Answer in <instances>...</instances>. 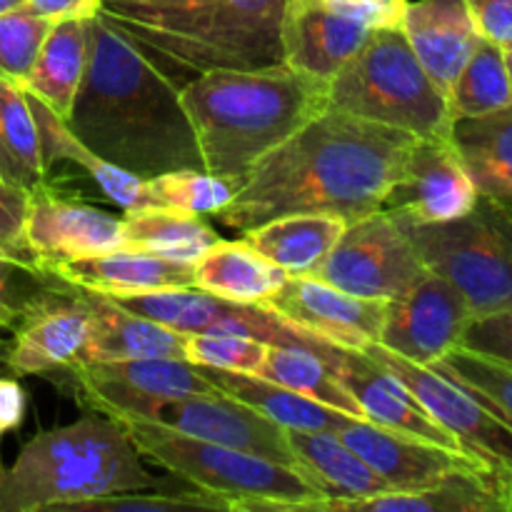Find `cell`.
I'll list each match as a JSON object with an SVG mask.
<instances>
[{"instance_id": "1", "label": "cell", "mask_w": 512, "mask_h": 512, "mask_svg": "<svg viewBox=\"0 0 512 512\" xmlns=\"http://www.w3.org/2000/svg\"><path fill=\"white\" fill-rule=\"evenodd\" d=\"M415 138L325 108L270 150L215 218L238 233L290 213H328L345 223L383 208Z\"/></svg>"}, {"instance_id": "2", "label": "cell", "mask_w": 512, "mask_h": 512, "mask_svg": "<svg viewBox=\"0 0 512 512\" xmlns=\"http://www.w3.org/2000/svg\"><path fill=\"white\" fill-rule=\"evenodd\" d=\"M88 23V70L65 120L80 143L138 175L203 168L175 80L100 10Z\"/></svg>"}, {"instance_id": "3", "label": "cell", "mask_w": 512, "mask_h": 512, "mask_svg": "<svg viewBox=\"0 0 512 512\" xmlns=\"http://www.w3.org/2000/svg\"><path fill=\"white\" fill-rule=\"evenodd\" d=\"M208 173L240 183L270 150L328 108V83L275 65L208 70L180 88Z\"/></svg>"}, {"instance_id": "4", "label": "cell", "mask_w": 512, "mask_h": 512, "mask_svg": "<svg viewBox=\"0 0 512 512\" xmlns=\"http://www.w3.org/2000/svg\"><path fill=\"white\" fill-rule=\"evenodd\" d=\"M158 485L118 420L83 415L38 433L20 448L13 465H0V512L78 510L105 495Z\"/></svg>"}, {"instance_id": "5", "label": "cell", "mask_w": 512, "mask_h": 512, "mask_svg": "<svg viewBox=\"0 0 512 512\" xmlns=\"http://www.w3.org/2000/svg\"><path fill=\"white\" fill-rule=\"evenodd\" d=\"M143 458L168 470L190 488L230 503L233 512H328L313 480L263 455L190 438L140 418H113Z\"/></svg>"}, {"instance_id": "6", "label": "cell", "mask_w": 512, "mask_h": 512, "mask_svg": "<svg viewBox=\"0 0 512 512\" xmlns=\"http://www.w3.org/2000/svg\"><path fill=\"white\" fill-rule=\"evenodd\" d=\"M328 108L413 138L450 140L453 133L448 98L415 58L400 25L375 28L363 48L330 78Z\"/></svg>"}, {"instance_id": "7", "label": "cell", "mask_w": 512, "mask_h": 512, "mask_svg": "<svg viewBox=\"0 0 512 512\" xmlns=\"http://www.w3.org/2000/svg\"><path fill=\"white\" fill-rule=\"evenodd\" d=\"M425 268L443 275L468 300L473 315L512 308V208L478 195L465 215L418 223L393 215Z\"/></svg>"}, {"instance_id": "8", "label": "cell", "mask_w": 512, "mask_h": 512, "mask_svg": "<svg viewBox=\"0 0 512 512\" xmlns=\"http://www.w3.org/2000/svg\"><path fill=\"white\" fill-rule=\"evenodd\" d=\"M290 0H205L185 23L133 35L148 53L183 70H260L285 63Z\"/></svg>"}, {"instance_id": "9", "label": "cell", "mask_w": 512, "mask_h": 512, "mask_svg": "<svg viewBox=\"0 0 512 512\" xmlns=\"http://www.w3.org/2000/svg\"><path fill=\"white\" fill-rule=\"evenodd\" d=\"M50 380L105 418L150 420L165 400L220 393L200 365L180 358L78 360Z\"/></svg>"}, {"instance_id": "10", "label": "cell", "mask_w": 512, "mask_h": 512, "mask_svg": "<svg viewBox=\"0 0 512 512\" xmlns=\"http://www.w3.org/2000/svg\"><path fill=\"white\" fill-rule=\"evenodd\" d=\"M428 273L398 220L385 210L345 225L313 278L360 298L395 300Z\"/></svg>"}, {"instance_id": "11", "label": "cell", "mask_w": 512, "mask_h": 512, "mask_svg": "<svg viewBox=\"0 0 512 512\" xmlns=\"http://www.w3.org/2000/svg\"><path fill=\"white\" fill-rule=\"evenodd\" d=\"M365 353L388 368L418 403L453 435L460 448L512 485V428L490 413L463 385L430 365L410 363L383 345H370Z\"/></svg>"}, {"instance_id": "12", "label": "cell", "mask_w": 512, "mask_h": 512, "mask_svg": "<svg viewBox=\"0 0 512 512\" xmlns=\"http://www.w3.org/2000/svg\"><path fill=\"white\" fill-rule=\"evenodd\" d=\"M113 300H118L123 308L133 310V313L145 315V318L180 330L185 335L238 333L258 338L268 345H308L318 355L328 343V340L288 323L268 305L235 303V300L218 298V295L193 288V285L140 295H120Z\"/></svg>"}, {"instance_id": "13", "label": "cell", "mask_w": 512, "mask_h": 512, "mask_svg": "<svg viewBox=\"0 0 512 512\" xmlns=\"http://www.w3.org/2000/svg\"><path fill=\"white\" fill-rule=\"evenodd\" d=\"M473 318L463 293L428 270L400 298L388 300L378 345L410 363L433 365L458 348Z\"/></svg>"}, {"instance_id": "14", "label": "cell", "mask_w": 512, "mask_h": 512, "mask_svg": "<svg viewBox=\"0 0 512 512\" xmlns=\"http://www.w3.org/2000/svg\"><path fill=\"white\" fill-rule=\"evenodd\" d=\"M93 330L90 300L85 290L68 288L40 300L13 328L3 348V363L10 373L53 378L60 370L85 360Z\"/></svg>"}, {"instance_id": "15", "label": "cell", "mask_w": 512, "mask_h": 512, "mask_svg": "<svg viewBox=\"0 0 512 512\" xmlns=\"http://www.w3.org/2000/svg\"><path fill=\"white\" fill-rule=\"evenodd\" d=\"M478 195L453 140L415 138L380 210L418 223H445L468 213Z\"/></svg>"}, {"instance_id": "16", "label": "cell", "mask_w": 512, "mask_h": 512, "mask_svg": "<svg viewBox=\"0 0 512 512\" xmlns=\"http://www.w3.org/2000/svg\"><path fill=\"white\" fill-rule=\"evenodd\" d=\"M150 423L190 435V438L225 445V448L263 455L275 463L300 470L293 448L288 443V433L273 420L260 415L258 410L248 408V405L238 403L223 393L185 395V398L165 400L155 410Z\"/></svg>"}, {"instance_id": "17", "label": "cell", "mask_w": 512, "mask_h": 512, "mask_svg": "<svg viewBox=\"0 0 512 512\" xmlns=\"http://www.w3.org/2000/svg\"><path fill=\"white\" fill-rule=\"evenodd\" d=\"M263 305L300 330L353 350L378 343L388 310V300L360 298L313 275H288L283 288Z\"/></svg>"}, {"instance_id": "18", "label": "cell", "mask_w": 512, "mask_h": 512, "mask_svg": "<svg viewBox=\"0 0 512 512\" xmlns=\"http://www.w3.org/2000/svg\"><path fill=\"white\" fill-rule=\"evenodd\" d=\"M338 435L390 485V493L430 488L448 475L465 473V470L493 473L473 455L428 443L400 430L383 428L370 420L350 418Z\"/></svg>"}, {"instance_id": "19", "label": "cell", "mask_w": 512, "mask_h": 512, "mask_svg": "<svg viewBox=\"0 0 512 512\" xmlns=\"http://www.w3.org/2000/svg\"><path fill=\"white\" fill-rule=\"evenodd\" d=\"M323 360L358 400L365 420L465 453L458 440L418 403V398L365 350L328 343L323 350Z\"/></svg>"}, {"instance_id": "20", "label": "cell", "mask_w": 512, "mask_h": 512, "mask_svg": "<svg viewBox=\"0 0 512 512\" xmlns=\"http://www.w3.org/2000/svg\"><path fill=\"white\" fill-rule=\"evenodd\" d=\"M23 240L30 258L40 265L108 253L123 248V218L60 198L48 183L30 195Z\"/></svg>"}, {"instance_id": "21", "label": "cell", "mask_w": 512, "mask_h": 512, "mask_svg": "<svg viewBox=\"0 0 512 512\" xmlns=\"http://www.w3.org/2000/svg\"><path fill=\"white\" fill-rule=\"evenodd\" d=\"M375 28L380 25L358 10L335 8L323 0H290L285 63L330 83Z\"/></svg>"}, {"instance_id": "22", "label": "cell", "mask_w": 512, "mask_h": 512, "mask_svg": "<svg viewBox=\"0 0 512 512\" xmlns=\"http://www.w3.org/2000/svg\"><path fill=\"white\" fill-rule=\"evenodd\" d=\"M400 30L445 98L483 38L465 0H405Z\"/></svg>"}, {"instance_id": "23", "label": "cell", "mask_w": 512, "mask_h": 512, "mask_svg": "<svg viewBox=\"0 0 512 512\" xmlns=\"http://www.w3.org/2000/svg\"><path fill=\"white\" fill-rule=\"evenodd\" d=\"M43 268H48L73 288L108 295V298L193 285V265L175 263V260L130 248L58 260V263H45Z\"/></svg>"}, {"instance_id": "24", "label": "cell", "mask_w": 512, "mask_h": 512, "mask_svg": "<svg viewBox=\"0 0 512 512\" xmlns=\"http://www.w3.org/2000/svg\"><path fill=\"white\" fill-rule=\"evenodd\" d=\"M300 470L328 500V512L390 493V485L335 433L285 430Z\"/></svg>"}, {"instance_id": "25", "label": "cell", "mask_w": 512, "mask_h": 512, "mask_svg": "<svg viewBox=\"0 0 512 512\" xmlns=\"http://www.w3.org/2000/svg\"><path fill=\"white\" fill-rule=\"evenodd\" d=\"M88 293V290H85ZM93 330L85 360L180 358L185 360L188 335L123 308L118 300L88 293Z\"/></svg>"}, {"instance_id": "26", "label": "cell", "mask_w": 512, "mask_h": 512, "mask_svg": "<svg viewBox=\"0 0 512 512\" xmlns=\"http://www.w3.org/2000/svg\"><path fill=\"white\" fill-rule=\"evenodd\" d=\"M328 213H290L245 230L243 240L288 275H313L345 230Z\"/></svg>"}, {"instance_id": "27", "label": "cell", "mask_w": 512, "mask_h": 512, "mask_svg": "<svg viewBox=\"0 0 512 512\" xmlns=\"http://www.w3.org/2000/svg\"><path fill=\"white\" fill-rule=\"evenodd\" d=\"M345 512H512V485L485 470H465L413 493L360 500Z\"/></svg>"}, {"instance_id": "28", "label": "cell", "mask_w": 512, "mask_h": 512, "mask_svg": "<svg viewBox=\"0 0 512 512\" xmlns=\"http://www.w3.org/2000/svg\"><path fill=\"white\" fill-rule=\"evenodd\" d=\"M28 93V90H25ZM30 110L35 115V123H38L40 133V148H43V160L45 168H53L55 163H73L78 168H83L88 173V178L93 180L95 188L105 195L113 205H118L123 213L128 210L145 208L148 203V195H145V180L138 175L128 173V170L118 168V165L108 163L100 155H95L93 150L85 143H80L75 138L73 130L68 128L60 115H55L53 110L45 103H40L35 95L28 93Z\"/></svg>"}, {"instance_id": "29", "label": "cell", "mask_w": 512, "mask_h": 512, "mask_svg": "<svg viewBox=\"0 0 512 512\" xmlns=\"http://www.w3.org/2000/svg\"><path fill=\"white\" fill-rule=\"evenodd\" d=\"M205 378L215 385L223 395L258 410L283 430H303V433H335L343 430L350 415L338 413L328 405L313 398L295 393V390L275 385L260 375L230 373V370L200 368Z\"/></svg>"}, {"instance_id": "30", "label": "cell", "mask_w": 512, "mask_h": 512, "mask_svg": "<svg viewBox=\"0 0 512 512\" xmlns=\"http://www.w3.org/2000/svg\"><path fill=\"white\" fill-rule=\"evenodd\" d=\"M288 280V273L255 253L245 240L210 245L193 263V288L235 303H265Z\"/></svg>"}, {"instance_id": "31", "label": "cell", "mask_w": 512, "mask_h": 512, "mask_svg": "<svg viewBox=\"0 0 512 512\" xmlns=\"http://www.w3.org/2000/svg\"><path fill=\"white\" fill-rule=\"evenodd\" d=\"M88 70V23L85 20H58L45 35V43L35 58L33 70L23 88L48 105L63 120L70 118L75 95Z\"/></svg>"}, {"instance_id": "32", "label": "cell", "mask_w": 512, "mask_h": 512, "mask_svg": "<svg viewBox=\"0 0 512 512\" xmlns=\"http://www.w3.org/2000/svg\"><path fill=\"white\" fill-rule=\"evenodd\" d=\"M450 140L478 193L512 205V105L480 118L453 120Z\"/></svg>"}, {"instance_id": "33", "label": "cell", "mask_w": 512, "mask_h": 512, "mask_svg": "<svg viewBox=\"0 0 512 512\" xmlns=\"http://www.w3.org/2000/svg\"><path fill=\"white\" fill-rule=\"evenodd\" d=\"M220 235L200 215L145 205L123 215V248L193 265Z\"/></svg>"}, {"instance_id": "34", "label": "cell", "mask_w": 512, "mask_h": 512, "mask_svg": "<svg viewBox=\"0 0 512 512\" xmlns=\"http://www.w3.org/2000/svg\"><path fill=\"white\" fill-rule=\"evenodd\" d=\"M0 178L30 195L48 185V168L28 93L8 78H0Z\"/></svg>"}, {"instance_id": "35", "label": "cell", "mask_w": 512, "mask_h": 512, "mask_svg": "<svg viewBox=\"0 0 512 512\" xmlns=\"http://www.w3.org/2000/svg\"><path fill=\"white\" fill-rule=\"evenodd\" d=\"M258 375L270 383L295 390L305 398L318 400V403L328 405L338 413L365 420L358 400L340 383L333 368L308 345H268V353H265Z\"/></svg>"}, {"instance_id": "36", "label": "cell", "mask_w": 512, "mask_h": 512, "mask_svg": "<svg viewBox=\"0 0 512 512\" xmlns=\"http://www.w3.org/2000/svg\"><path fill=\"white\" fill-rule=\"evenodd\" d=\"M453 120L480 118L512 105L508 53L498 43L480 38L478 48L463 65L448 93Z\"/></svg>"}, {"instance_id": "37", "label": "cell", "mask_w": 512, "mask_h": 512, "mask_svg": "<svg viewBox=\"0 0 512 512\" xmlns=\"http://www.w3.org/2000/svg\"><path fill=\"white\" fill-rule=\"evenodd\" d=\"M238 183L203 168H180L145 178L150 205L183 210L195 215H215L233 200Z\"/></svg>"}, {"instance_id": "38", "label": "cell", "mask_w": 512, "mask_h": 512, "mask_svg": "<svg viewBox=\"0 0 512 512\" xmlns=\"http://www.w3.org/2000/svg\"><path fill=\"white\" fill-rule=\"evenodd\" d=\"M430 368L463 385L490 413L512 428V368L465 348H453Z\"/></svg>"}, {"instance_id": "39", "label": "cell", "mask_w": 512, "mask_h": 512, "mask_svg": "<svg viewBox=\"0 0 512 512\" xmlns=\"http://www.w3.org/2000/svg\"><path fill=\"white\" fill-rule=\"evenodd\" d=\"M63 288L68 283L35 260L0 253V333L13 330L40 300Z\"/></svg>"}, {"instance_id": "40", "label": "cell", "mask_w": 512, "mask_h": 512, "mask_svg": "<svg viewBox=\"0 0 512 512\" xmlns=\"http://www.w3.org/2000/svg\"><path fill=\"white\" fill-rule=\"evenodd\" d=\"M50 28L53 20L30 13L25 5L0 13V78L23 85Z\"/></svg>"}, {"instance_id": "41", "label": "cell", "mask_w": 512, "mask_h": 512, "mask_svg": "<svg viewBox=\"0 0 512 512\" xmlns=\"http://www.w3.org/2000/svg\"><path fill=\"white\" fill-rule=\"evenodd\" d=\"M268 343L238 333H195L185 343V360L200 368L258 375Z\"/></svg>"}, {"instance_id": "42", "label": "cell", "mask_w": 512, "mask_h": 512, "mask_svg": "<svg viewBox=\"0 0 512 512\" xmlns=\"http://www.w3.org/2000/svg\"><path fill=\"white\" fill-rule=\"evenodd\" d=\"M205 0H103V13L128 35L178 28Z\"/></svg>"}, {"instance_id": "43", "label": "cell", "mask_w": 512, "mask_h": 512, "mask_svg": "<svg viewBox=\"0 0 512 512\" xmlns=\"http://www.w3.org/2000/svg\"><path fill=\"white\" fill-rule=\"evenodd\" d=\"M78 510L88 512H175V510H213L233 512L230 503L203 493V490H178V493H150L135 490V493L105 495V498L83 503Z\"/></svg>"}, {"instance_id": "44", "label": "cell", "mask_w": 512, "mask_h": 512, "mask_svg": "<svg viewBox=\"0 0 512 512\" xmlns=\"http://www.w3.org/2000/svg\"><path fill=\"white\" fill-rule=\"evenodd\" d=\"M460 348L473 350V353L512 368V308L470 320L463 340H460Z\"/></svg>"}, {"instance_id": "45", "label": "cell", "mask_w": 512, "mask_h": 512, "mask_svg": "<svg viewBox=\"0 0 512 512\" xmlns=\"http://www.w3.org/2000/svg\"><path fill=\"white\" fill-rule=\"evenodd\" d=\"M30 193L15 188L5 178H0V253L18 255V258H28L23 240V225L25 213H28Z\"/></svg>"}, {"instance_id": "46", "label": "cell", "mask_w": 512, "mask_h": 512, "mask_svg": "<svg viewBox=\"0 0 512 512\" xmlns=\"http://www.w3.org/2000/svg\"><path fill=\"white\" fill-rule=\"evenodd\" d=\"M480 35L500 48H512V0H465Z\"/></svg>"}, {"instance_id": "47", "label": "cell", "mask_w": 512, "mask_h": 512, "mask_svg": "<svg viewBox=\"0 0 512 512\" xmlns=\"http://www.w3.org/2000/svg\"><path fill=\"white\" fill-rule=\"evenodd\" d=\"M25 8L35 15L53 20H88L103 10V0H25Z\"/></svg>"}, {"instance_id": "48", "label": "cell", "mask_w": 512, "mask_h": 512, "mask_svg": "<svg viewBox=\"0 0 512 512\" xmlns=\"http://www.w3.org/2000/svg\"><path fill=\"white\" fill-rule=\"evenodd\" d=\"M28 410V398L18 380L0 378V438L20 428Z\"/></svg>"}, {"instance_id": "49", "label": "cell", "mask_w": 512, "mask_h": 512, "mask_svg": "<svg viewBox=\"0 0 512 512\" xmlns=\"http://www.w3.org/2000/svg\"><path fill=\"white\" fill-rule=\"evenodd\" d=\"M323 3L335 5V8L358 10V13L373 18L380 28H385V25H400L405 0H323Z\"/></svg>"}, {"instance_id": "50", "label": "cell", "mask_w": 512, "mask_h": 512, "mask_svg": "<svg viewBox=\"0 0 512 512\" xmlns=\"http://www.w3.org/2000/svg\"><path fill=\"white\" fill-rule=\"evenodd\" d=\"M25 0H0V13H5V10H13V8H23Z\"/></svg>"}, {"instance_id": "51", "label": "cell", "mask_w": 512, "mask_h": 512, "mask_svg": "<svg viewBox=\"0 0 512 512\" xmlns=\"http://www.w3.org/2000/svg\"><path fill=\"white\" fill-rule=\"evenodd\" d=\"M508 53V50H505ZM508 68H510V80H512V53H508Z\"/></svg>"}, {"instance_id": "52", "label": "cell", "mask_w": 512, "mask_h": 512, "mask_svg": "<svg viewBox=\"0 0 512 512\" xmlns=\"http://www.w3.org/2000/svg\"><path fill=\"white\" fill-rule=\"evenodd\" d=\"M508 53H512V48H510V50H508Z\"/></svg>"}]
</instances>
